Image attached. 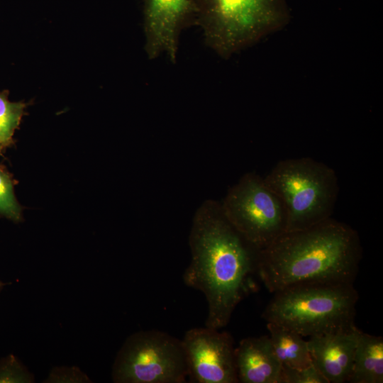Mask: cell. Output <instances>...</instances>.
<instances>
[{"instance_id":"6da1fadb","label":"cell","mask_w":383,"mask_h":383,"mask_svg":"<svg viewBox=\"0 0 383 383\" xmlns=\"http://www.w3.org/2000/svg\"><path fill=\"white\" fill-rule=\"evenodd\" d=\"M189 245L191 261L183 275L184 284L206 297L205 326L221 329L242 299L256 289L253 275L260 250L231 224L221 205L211 201L194 216Z\"/></svg>"},{"instance_id":"7a4b0ae2","label":"cell","mask_w":383,"mask_h":383,"mask_svg":"<svg viewBox=\"0 0 383 383\" xmlns=\"http://www.w3.org/2000/svg\"><path fill=\"white\" fill-rule=\"evenodd\" d=\"M362 257L357 232L331 217L285 231L258 253L257 273L267 290L309 283H353Z\"/></svg>"},{"instance_id":"3957f363","label":"cell","mask_w":383,"mask_h":383,"mask_svg":"<svg viewBox=\"0 0 383 383\" xmlns=\"http://www.w3.org/2000/svg\"><path fill=\"white\" fill-rule=\"evenodd\" d=\"M205 44L228 59L289 21L286 0H191Z\"/></svg>"},{"instance_id":"277c9868","label":"cell","mask_w":383,"mask_h":383,"mask_svg":"<svg viewBox=\"0 0 383 383\" xmlns=\"http://www.w3.org/2000/svg\"><path fill=\"white\" fill-rule=\"evenodd\" d=\"M262 318L311 337L355 326L358 294L353 283H309L272 293Z\"/></svg>"},{"instance_id":"5b68a950","label":"cell","mask_w":383,"mask_h":383,"mask_svg":"<svg viewBox=\"0 0 383 383\" xmlns=\"http://www.w3.org/2000/svg\"><path fill=\"white\" fill-rule=\"evenodd\" d=\"M286 213L285 231L304 229L331 217L338 194L335 170L311 157L278 162L264 178Z\"/></svg>"},{"instance_id":"8992f818","label":"cell","mask_w":383,"mask_h":383,"mask_svg":"<svg viewBox=\"0 0 383 383\" xmlns=\"http://www.w3.org/2000/svg\"><path fill=\"white\" fill-rule=\"evenodd\" d=\"M187 377L182 340L157 330L131 335L113 370V380L122 383H183Z\"/></svg>"},{"instance_id":"52a82bcc","label":"cell","mask_w":383,"mask_h":383,"mask_svg":"<svg viewBox=\"0 0 383 383\" xmlns=\"http://www.w3.org/2000/svg\"><path fill=\"white\" fill-rule=\"evenodd\" d=\"M221 206L231 224L259 250L285 232L286 213L280 199L255 173L243 175Z\"/></svg>"},{"instance_id":"ba28073f","label":"cell","mask_w":383,"mask_h":383,"mask_svg":"<svg viewBox=\"0 0 383 383\" xmlns=\"http://www.w3.org/2000/svg\"><path fill=\"white\" fill-rule=\"evenodd\" d=\"M182 342L190 382H238L235 347L228 333L207 326L194 328L185 333Z\"/></svg>"},{"instance_id":"9c48e42d","label":"cell","mask_w":383,"mask_h":383,"mask_svg":"<svg viewBox=\"0 0 383 383\" xmlns=\"http://www.w3.org/2000/svg\"><path fill=\"white\" fill-rule=\"evenodd\" d=\"M143 21L148 59L164 56L175 64L182 33L194 25L191 0H143Z\"/></svg>"},{"instance_id":"30bf717a","label":"cell","mask_w":383,"mask_h":383,"mask_svg":"<svg viewBox=\"0 0 383 383\" xmlns=\"http://www.w3.org/2000/svg\"><path fill=\"white\" fill-rule=\"evenodd\" d=\"M360 331L353 326L307 340L312 364L328 383L348 381Z\"/></svg>"},{"instance_id":"8fae6325","label":"cell","mask_w":383,"mask_h":383,"mask_svg":"<svg viewBox=\"0 0 383 383\" xmlns=\"http://www.w3.org/2000/svg\"><path fill=\"white\" fill-rule=\"evenodd\" d=\"M235 355L238 382L280 383L282 365L269 335L241 340Z\"/></svg>"},{"instance_id":"7c38bea8","label":"cell","mask_w":383,"mask_h":383,"mask_svg":"<svg viewBox=\"0 0 383 383\" xmlns=\"http://www.w3.org/2000/svg\"><path fill=\"white\" fill-rule=\"evenodd\" d=\"M350 383L383 382V338L360 331L355 350Z\"/></svg>"},{"instance_id":"4fadbf2b","label":"cell","mask_w":383,"mask_h":383,"mask_svg":"<svg viewBox=\"0 0 383 383\" xmlns=\"http://www.w3.org/2000/svg\"><path fill=\"white\" fill-rule=\"evenodd\" d=\"M269 338L282 367L302 368L312 365L307 340L292 329L267 323Z\"/></svg>"},{"instance_id":"5bb4252c","label":"cell","mask_w":383,"mask_h":383,"mask_svg":"<svg viewBox=\"0 0 383 383\" xmlns=\"http://www.w3.org/2000/svg\"><path fill=\"white\" fill-rule=\"evenodd\" d=\"M9 92H0V146L9 145L24 114L26 104L9 100Z\"/></svg>"},{"instance_id":"9a60e30c","label":"cell","mask_w":383,"mask_h":383,"mask_svg":"<svg viewBox=\"0 0 383 383\" xmlns=\"http://www.w3.org/2000/svg\"><path fill=\"white\" fill-rule=\"evenodd\" d=\"M0 216L14 221L21 216V207L14 194L13 183L8 172L0 167Z\"/></svg>"},{"instance_id":"2e32d148","label":"cell","mask_w":383,"mask_h":383,"mask_svg":"<svg viewBox=\"0 0 383 383\" xmlns=\"http://www.w3.org/2000/svg\"><path fill=\"white\" fill-rule=\"evenodd\" d=\"M280 383H328L312 365L302 368L282 367Z\"/></svg>"},{"instance_id":"e0dca14e","label":"cell","mask_w":383,"mask_h":383,"mask_svg":"<svg viewBox=\"0 0 383 383\" xmlns=\"http://www.w3.org/2000/svg\"><path fill=\"white\" fill-rule=\"evenodd\" d=\"M4 284H5L4 283H3V282H1L0 281V290L3 288V287L4 286Z\"/></svg>"},{"instance_id":"ac0fdd59","label":"cell","mask_w":383,"mask_h":383,"mask_svg":"<svg viewBox=\"0 0 383 383\" xmlns=\"http://www.w3.org/2000/svg\"><path fill=\"white\" fill-rule=\"evenodd\" d=\"M1 148H2L0 146V153H1Z\"/></svg>"}]
</instances>
